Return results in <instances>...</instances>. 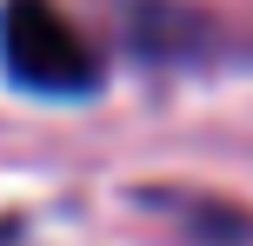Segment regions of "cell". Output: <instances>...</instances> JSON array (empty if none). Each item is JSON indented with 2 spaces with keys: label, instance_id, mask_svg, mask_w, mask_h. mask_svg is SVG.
Instances as JSON below:
<instances>
[{
  "label": "cell",
  "instance_id": "obj_1",
  "mask_svg": "<svg viewBox=\"0 0 253 246\" xmlns=\"http://www.w3.org/2000/svg\"><path fill=\"white\" fill-rule=\"evenodd\" d=\"M0 67L27 93H93L100 53L53 0H7L0 7Z\"/></svg>",
  "mask_w": 253,
  "mask_h": 246
},
{
  "label": "cell",
  "instance_id": "obj_2",
  "mask_svg": "<svg viewBox=\"0 0 253 246\" xmlns=\"http://www.w3.org/2000/svg\"><path fill=\"white\" fill-rule=\"evenodd\" d=\"M0 246H7V226H0Z\"/></svg>",
  "mask_w": 253,
  "mask_h": 246
}]
</instances>
